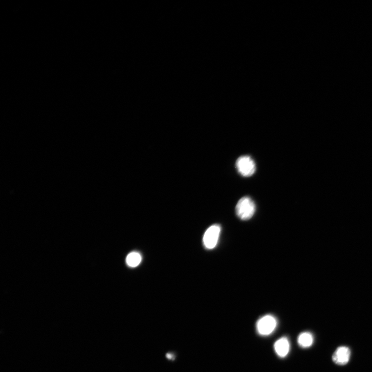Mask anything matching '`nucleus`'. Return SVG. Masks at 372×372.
I'll list each match as a JSON object with an SVG mask.
<instances>
[{"mask_svg":"<svg viewBox=\"0 0 372 372\" xmlns=\"http://www.w3.org/2000/svg\"><path fill=\"white\" fill-rule=\"evenodd\" d=\"M277 325L276 319L272 315H266L261 318L258 321L257 331L261 336H268L275 330Z\"/></svg>","mask_w":372,"mask_h":372,"instance_id":"f03ea898","label":"nucleus"},{"mask_svg":"<svg viewBox=\"0 0 372 372\" xmlns=\"http://www.w3.org/2000/svg\"><path fill=\"white\" fill-rule=\"evenodd\" d=\"M314 342V338L311 333L309 332H303L299 335L298 338L299 345L303 348L311 347Z\"/></svg>","mask_w":372,"mask_h":372,"instance_id":"0eeeda50","label":"nucleus"},{"mask_svg":"<svg viewBox=\"0 0 372 372\" xmlns=\"http://www.w3.org/2000/svg\"><path fill=\"white\" fill-rule=\"evenodd\" d=\"M274 348L279 357H286L290 351V343L288 339L286 337L279 339L275 342Z\"/></svg>","mask_w":372,"mask_h":372,"instance_id":"423d86ee","label":"nucleus"},{"mask_svg":"<svg viewBox=\"0 0 372 372\" xmlns=\"http://www.w3.org/2000/svg\"><path fill=\"white\" fill-rule=\"evenodd\" d=\"M351 351L349 347L342 346L338 347L332 355V359L334 363L339 366L347 365L350 359Z\"/></svg>","mask_w":372,"mask_h":372,"instance_id":"39448f33","label":"nucleus"},{"mask_svg":"<svg viewBox=\"0 0 372 372\" xmlns=\"http://www.w3.org/2000/svg\"><path fill=\"white\" fill-rule=\"evenodd\" d=\"M142 257L141 254L136 252L130 253L126 258V263L131 267L138 266L141 263Z\"/></svg>","mask_w":372,"mask_h":372,"instance_id":"6e6552de","label":"nucleus"},{"mask_svg":"<svg viewBox=\"0 0 372 372\" xmlns=\"http://www.w3.org/2000/svg\"><path fill=\"white\" fill-rule=\"evenodd\" d=\"M256 210V204L248 197L240 199L236 207V213L239 219L247 220L251 219Z\"/></svg>","mask_w":372,"mask_h":372,"instance_id":"f257e3e1","label":"nucleus"},{"mask_svg":"<svg viewBox=\"0 0 372 372\" xmlns=\"http://www.w3.org/2000/svg\"><path fill=\"white\" fill-rule=\"evenodd\" d=\"M221 227L218 224H213L205 232L203 237V243L205 248L213 249L218 243Z\"/></svg>","mask_w":372,"mask_h":372,"instance_id":"20e7f679","label":"nucleus"},{"mask_svg":"<svg viewBox=\"0 0 372 372\" xmlns=\"http://www.w3.org/2000/svg\"><path fill=\"white\" fill-rule=\"evenodd\" d=\"M236 166L238 172L244 177H249L256 170L255 162L248 156L240 157L237 160Z\"/></svg>","mask_w":372,"mask_h":372,"instance_id":"7ed1b4c3","label":"nucleus"}]
</instances>
